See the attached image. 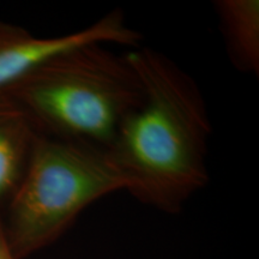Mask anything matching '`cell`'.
Instances as JSON below:
<instances>
[{"mask_svg": "<svg viewBox=\"0 0 259 259\" xmlns=\"http://www.w3.org/2000/svg\"><path fill=\"white\" fill-rule=\"evenodd\" d=\"M8 97L40 135L108 149L143 99L132 65L101 42L78 45L45 61L10 87Z\"/></svg>", "mask_w": 259, "mask_h": 259, "instance_id": "cell-2", "label": "cell"}, {"mask_svg": "<svg viewBox=\"0 0 259 259\" xmlns=\"http://www.w3.org/2000/svg\"><path fill=\"white\" fill-rule=\"evenodd\" d=\"M38 135L28 115L0 96V206L9 203L23 179Z\"/></svg>", "mask_w": 259, "mask_h": 259, "instance_id": "cell-5", "label": "cell"}, {"mask_svg": "<svg viewBox=\"0 0 259 259\" xmlns=\"http://www.w3.org/2000/svg\"><path fill=\"white\" fill-rule=\"evenodd\" d=\"M142 36L126 25L120 10H113L82 30L37 37L18 25L0 22V96L45 61L78 45L101 42L137 48Z\"/></svg>", "mask_w": 259, "mask_h": 259, "instance_id": "cell-4", "label": "cell"}, {"mask_svg": "<svg viewBox=\"0 0 259 259\" xmlns=\"http://www.w3.org/2000/svg\"><path fill=\"white\" fill-rule=\"evenodd\" d=\"M220 29L233 66L242 73H259V2L216 0Z\"/></svg>", "mask_w": 259, "mask_h": 259, "instance_id": "cell-6", "label": "cell"}, {"mask_svg": "<svg viewBox=\"0 0 259 259\" xmlns=\"http://www.w3.org/2000/svg\"><path fill=\"white\" fill-rule=\"evenodd\" d=\"M143 99L122 120L109 151L139 202L177 213L208 185L211 124L205 100L189 73L148 47L125 54Z\"/></svg>", "mask_w": 259, "mask_h": 259, "instance_id": "cell-1", "label": "cell"}, {"mask_svg": "<svg viewBox=\"0 0 259 259\" xmlns=\"http://www.w3.org/2000/svg\"><path fill=\"white\" fill-rule=\"evenodd\" d=\"M128 187L109 149L38 135L3 220L15 259L53 244L90 204Z\"/></svg>", "mask_w": 259, "mask_h": 259, "instance_id": "cell-3", "label": "cell"}, {"mask_svg": "<svg viewBox=\"0 0 259 259\" xmlns=\"http://www.w3.org/2000/svg\"><path fill=\"white\" fill-rule=\"evenodd\" d=\"M0 259H15L10 246L6 240L4 227H3V219L0 216Z\"/></svg>", "mask_w": 259, "mask_h": 259, "instance_id": "cell-7", "label": "cell"}]
</instances>
